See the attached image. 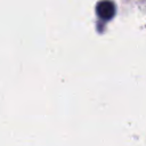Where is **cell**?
<instances>
[{
	"label": "cell",
	"instance_id": "1",
	"mask_svg": "<svg viewBox=\"0 0 146 146\" xmlns=\"http://www.w3.org/2000/svg\"><path fill=\"white\" fill-rule=\"evenodd\" d=\"M115 3L112 0H100L96 5V14L103 21H110L115 16Z\"/></svg>",
	"mask_w": 146,
	"mask_h": 146
}]
</instances>
